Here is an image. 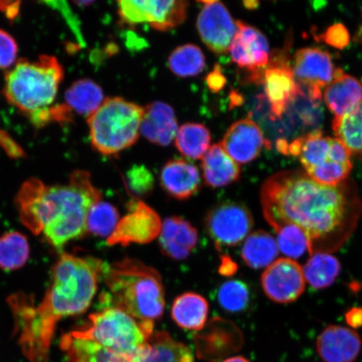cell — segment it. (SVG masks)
<instances>
[{
	"instance_id": "29",
	"label": "cell",
	"mask_w": 362,
	"mask_h": 362,
	"mask_svg": "<svg viewBox=\"0 0 362 362\" xmlns=\"http://www.w3.org/2000/svg\"><path fill=\"white\" fill-rule=\"evenodd\" d=\"M341 262L332 253L316 252L303 267L306 282L315 289H324L333 284L341 273Z\"/></svg>"
},
{
	"instance_id": "14",
	"label": "cell",
	"mask_w": 362,
	"mask_h": 362,
	"mask_svg": "<svg viewBox=\"0 0 362 362\" xmlns=\"http://www.w3.org/2000/svg\"><path fill=\"white\" fill-rule=\"evenodd\" d=\"M306 280L297 262L283 257L266 268L261 277L262 291L279 304L296 301L305 291Z\"/></svg>"
},
{
	"instance_id": "7",
	"label": "cell",
	"mask_w": 362,
	"mask_h": 362,
	"mask_svg": "<svg viewBox=\"0 0 362 362\" xmlns=\"http://www.w3.org/2000/svg\"><path fill=\"white\" fill-rule=\"evenodd\" d=\"M144 108L122 98L106 99L88 119L93 147L103 156H116L137 142Z\"/></svg>"
},
{
	"instance_id": "43",
	"label": "cell",
	"mask_w": 362,
	"mask_h": 362,
	"mask_svg": "<svg viewBox=\"0 0 362 362\" xmlns=\"http://www.w3.org/2000/svg\"><path fill=\"white\" fill-rule=\"evenodd\" d=\"M21 4L19 1H0V11L3 12L8 20H15L20 13Z\"/></svg>"
},
{
	"instance_id": "11",
	"label": "cell",
	"mask_w": 362,
	"mask_h": 362,
	"mask_svg": "<svg viewBox=\"0 0 362 362\" xmlns=\"http://www.w3.org/2000/svg\"><path fill=\"white\" fill-rule=\"evenodd\" d=\"M162 221L157 212L141 201L131 202L129 212L107 239L108 246L148 244L160 236Z\"/></svg>"
},
{
	"instance_id": "4",
	"label": "cell",
	"mask_w": 362,
	"mask_h": 362,
	"mask_svg": "<svg viewBox=\"0 0 362 362\" xmlns=\"http://www.w3.org/2000/svg\"><path fill=\"white\" fill-rule=\"evenodd\" d=\"M115 307L140 321H153L164 315L165 293L161 275L143 262L125 257L104 269Z\"/></svg>"
},
{
	"instance_id": "47",
	"label": "cell",
	"mask_w": 362,
	"mask_h": 362,
	"mask_svg": "<svg viewBox=\"0 0 362 362\" xmlns=\"http://www.w3.org/2000/svg\"><path fill=\"white\" fill-rule=\"evenodd\" d=\"M93 2H89V1H78V2H75V4H78L79 6H89V4H92Z\"/></svg>"
},
{
	"instance_id": "10",
	"label": "cell",
	"mask_w": 362,
	"mask_h": 362,
	"mask_svg": "<svg viewBox=\"0 0 362 362\" xmlns=\"http://www.w3.org/2000/svg\"><path fill=\"white\" fill-rule=\"evenodd\" d=\"M188 2L184 0H139L119 1V16L126 25L146 23L153 29L166 31L182 24Z\"/></svg>"
},
{
	"instance_id": "34",
	"label": "cell",
	"mask_w": 362,
	"mask_h": 362,
	"mask_svg": "<svg viewBox=\"0 0 362 362\" xmlns=\"http://www.w3.org/2000/svg\"><path fill=\"white\" fill-rule=\"evenodd\" d=\"M277 233L279 250L287 259L296 260L304 256L306 252L311 255V245L309 238L298 226L288 224L275 230Z\"/></svg>"
},
{
	"instance_id": "12",
	"label": "cell",
	"mask_w": 362,
	"mask_h": 362,
	"mask_svg": "<svg viewBox=\"0 0 362 362\" xmlns=\"http://www.w3.org/2000/svg\"><path fill=\"white\" fill-rule=\"evenodd\" d=\"M238 31L229 49L233 62L251 72V80L262 81L270 61L268 39L259 30L237 21Z\"/></svg>"
},
{
	"instance_id": "18",
	"label": "cell",
	"mask_w": 362,
	"mask_h": 362,
	"mask_svg": "<svg viewBox=\"0 0 362 362\" xmlns=\"http://www.w3.org/2000/svg\"><path fill=\"white\" fill-rule=\"evenodd\" d=\"M361 346L358 333L339 325H329L316 339L317 352L325 362H354Z\"/></svg>"
},
{
	"instance_id": "40",
	"label": "cell",
	"mask_w": 362,
	"mask_h": 362,
	"mask_svg": "<svg viewBox=\"0 0 362 362\" xmlns=\"http://www.w3.org/2000/svg\"><path fill=\"white\" fill-rule=\"evenodd\" d=\"M208 88L214 93H218L225 87L226 79L219 65H216L214 71L206 78Z\"/></svg>"
},
{
	"instance_id": "28",
	"label": "cell",
	"mask_w": 362,
	"mask_h": 362,
	"mask_svg": "<svg viewBox=\"0 0 362 362\" xmlns=\"http://www.w3.org/2000/svg\"><path fill=\"white\" fill-rule=\"evenodd\" d=\"M100 86L90 79L75 81L65 93V105L79 115L89 117L104 102Z\"/></svg>"
},
{
	"instance_id": "31",
	"label": "cell",
	"mask_w": 362,
	"mask_h": 362,
	"mask_svg": "<svg viewBox=\"0 0 362 362\" xmlns=\"http://www.w3.org/2000/svg\"><path fill=\"white\" fill-rule=\"evenodd\" d=\"M332 128L351 155L362 156V100L346 115L334 117Z\"/></svg>"
},
{
	"instance_id": "21",
	"label": "cell",
	"mask_w": 362,
	"mask_h": 362,
	"mask_svg": "<svg viewBox=\"0 0 362 362\" xmlns=\"http://www.w3.org/2000/svg\"><path fill=\"white\" fill-rule=\"evenodd\" d=\"M177 119L173 108L163 102H153L144 108L140 134L149 142L168 146L178 132Z\"/></svg>"
},
{
	"instance_id": "2",
	"label": "cell",
	"mask_w": 362,
	"mask_h": 362,
	"mask_svg": "<svg viewBox=\"0 0 362 362\" xmlns=\"http://www.w3.org/2000/svg\"><path fill=\"white\" fill-rule=\"evenodd\" d=\"M104 269L103 262L94 257L63 253L54 266L51 285L39 305L22 293L8 298L16 333L27 359L47 362L57 323L88 309Z\"/></svg>"
},
{
	"instance_id": "9",
	"label": "cell",
	"mask_w": 362,
	"mask_h": 362,
	"mask_svg": "<svg viewBox=\"0 0 362 362\" xmlns=\"http://www.w3.org/2000/svg\"><path fill=\"white\" fill-rule=\"evenodd\" d=\"M253 217L243 203L225 202L208 211L206 230L216 247H233L250 235Z\"/></svg>"
},
{
	"instance_id": "45",
	"label": "cell",
	"mask_w": 362,
	"mask_h": 362,
	"mask_svg": "<svg viewBox=\"0 0 362 362\" xmlns=\"http://www.w3.org/2000/svg\"><path fill=\"white\" fill-rule=\"evenodd\" d=\"M354 40L357 43H362V12H361V23L358 30H357V31L355 34Z\"/></svg>"
},
{
	"instance_id": "19",
	"label": "cell",
	"mask_w": 362,
	"mask_h": 362,
	"mask_svg": "<svg viewBox=\"0 0 362 362\" xmlns=\"http://www.w3.org/2000/svg\"><path fill=\"white\" fill-rule=\"evenodd\" d=\"M199 234L194 226L180 216H170L162 223L158 243L163 255L175 261L187 259L197 247Z\"/></svg>"
},
{
	"instance_id": "1",
	"label": "cell",
	"mask_w": 362,
	"mask_h": 362,
	"mask_svg": "<svg viewBox=\"0 0 362 362\" xmlns=\"http://www.w3.org/2000/svg\"><path fill=\"white\" fill-rule=\"evenodd\" d=\"M261 204L274 230L292 224L306 234L310 256L338 251L354 233L362 211L354 183L346 180L329 187L293 170L279 171L262 184Z\"/></svg>"
},
{
	"instance_id": "22",
	"label": "cell",
	"mask_w": 362,
	"mask_h": 362,
	"mask_svg": "<svg viewBox=\"0 0 362 362\" xmlns=\"http://www.w3.org/2000/svg\"><path fill=\"white\" fill-rule=\"evenodd\" d=\"M362 100V81L344 74L337 68L336 76L325 90V101L336 117L346 113L358 105Z\"/></svg>"
},
{
	"instance_id": "6",
	"label": "cell",
	"mask_w": 362,
	"mask_h": 362,
	"mask_svg": "<svg viewBox=\"0 0 362 362\" xmlns=\"http://www.w3.org/2000/svg\"><path fill=\"white\" fill-rule=\"evenodd\" d=\"M153 328V322L140 321L119 308L110 307L90 315L88 325L71 334L138 359L146 351Z\"/></svg>"
},
{
	"instance_id": "44",
	"label": "cell",
	"mask_w": 362,
	"mask_h": 362,
	"mask_svg": "<svg viewBox=\"0 0 362 362\" xmlns=\"http://www.w3.org/2000/svg\"><path fill=\"white\" fill-rule=\"evenodd\" d=\"M346 320L348 325L353 329L362 327V309L361 308H352L346 314Z\"/></svg>"
},
{
	"instance_id": "23",
	"label": "cell",
	"mask_w": 362,
	"mask_h": 362,
	"mask_svg": "<svg viewBox=\"0 0 362 362\" xmlns=\"http://www.w3.org/2000/svg\"><path fill=\"white\" fill-rule=\"evenodd\" d=\"M203 178L211 188H221L236 182L241 176L238 162L230 158L221 144L211 146L202 162Z\"/></svg>"
},
{
	"instance_id": "38",
	"label": "cell",
	"mask_w": 362,
	"mask_h": 362,
	"mask_svg": "<svg viewBox=\"0 0 362 362\" xmlns=\"http://www.w3.org/2000/svg\"><path fill=\"white\" fill-rule=\"evenodd\" d=\"M319 39L322 40V42L330 47L339 49L346 48L351 42L349 31L341 23L328 27L325 33L319 36Z\"/></svg>"
},
{
	"instance_id": "35",
	"label": "cell",
	"mask_w": 362,
	"mask_h": 362,
	"mask_svg": "<svg viewBox=\"0 0 362 362\" xmlns=\"http://www.w3.org/2000/svg\"><path fill=\"white\" fill-rule=\"evenodd\" d=\"M216 298L224 310L230 313H240L247 310L250 303V289L241 280H229L221 285Z\"/></svg>"
},
{
	"instance_id": "39",
	"label": "cell",
	"mask_w": 362,
	"mask_h": 362,
	"mask_svg": "<svg viewBox=\"0 0 362 362\" xmlns=\"http://www.w3.org/2000/svg\"><path fill=\"white\" fill-rule=\"evenodd\" d=\"M18 45L13 36L0 30V69H8L16 62Z\"/></svg>"
},
{
	"instance_id": "36",
	"label": "cell",
	"mask_w": 362,
	"mask_h": 362,
	"mask_svg": "<svg viewBox=\"0 0 362 362\" xmlns=\"http://www.w3.org/2000/svg\"><path fill=\"white\" fill-rule=\"evenodd\" d=\"M119 221V212L108 202H100L94 205L88 215V233L98 237H110Z\"/></svg>"
},
{
	"instance_id": "41",
	"label": "cell",
	"mask_w": 362,
	"mask_h": 362,
	"mask_svg": "<svg viewBox=\"0 0 362 362\" xmlns=\"http://www.w3.org/2000/svg\"><path fill=\"white\" fill-rule=\"evenodd\" d=\"M0 146H1L4 151L8 153L12 158H21L25 156L24 151L22 148L18 146V144L13 141L7 133L0 129Z\"/></svg>"
},
{
	"instance_id": "33",
	"label": "cell",
	"mask_w": 362,
	"mask_h": 362,
	"mask_svg": "<svg viewBox=\"0 0 362 362\" xmlns=\"http://www.w3.org/2000/svg\"><path fill=\"white\" fill-rule=\"evenodd\" d=\"M29 256V242L24 235L11 232L0 237V269H19L28 261Z\"/></svg>"
},
{
	"instance_id": "24",
	"label": "cell",
	"mask_w": 362,
	"mask_h": 362,
	"mask_svg": "<svg viewBox=\"0 0 362 362\" xmlns=\"http://www.w3.org/2000/svg\"><path fill=\"white\" fill-rule=\"evenodd\" d=\"M61 348L69 362H138L134 357L120 354L90 339L72 336L71 333L62 337Z\"/></svg>"
},
{
	"instance_id": "17",
	"label": "cell",
	"mask_w": 362,
	"mask_h": 362,
	"mask_svg": "<svg viewBox=\"0 0 362 362\" xmlns=\"http://www.w3.org/2000/svg\"><path fill=\"white\" fill-rule=\"evenodd\" d=\"M221 146L238 164H247L259 156L267 140L259 127L247 117L230 127Z\"/></svg>"
},
{
	"instance_id": "26",
	"label": "cell",
	"mask_w": 362,
	"mask_h": 362,
	"mask_svg": "<svg viewBox=\"0 0 362 362\" xmlns=\"http://www.w3.org/2000/svg\"><path fill=\"white\" fill-rule=\"evenodd\" d=\"M138 362H194V356L184 343L175 341L169 333L158 332L149 339Z\"/></svg>"
},
{
	"instance_id": "27",
	"label": "cell",
	"mask_w": 362,
	"mask_h": 362,
	"mask_svg": "<svg viewBox=\"0 0 362 362\" xmlns=\"http://www.w3.org/2000/svg\"><path fill=\"white\" fill-rule=\"evenodd\" d=\"M279 253L277 241L265 230H257L245 239L242 248V259L252 269L268 268Z\"/></svg>"
},
{
	"instance_id": "37",
	"label": "cell",
	"mask_w": 362,
	"mask_h": 362,
	"mask_svg": "<svg viewBox=\"0 0 362 362\" xmlns=\"http://www.w3.org/2000/svg\"><path fill=\"white\" fill-rule=\"evenodd\" d=\"M127 184L135 197H144L155 188V177L144 165H135L126 174Z\"/></svg>"
},
{
	"instance_id": "13",
	"label": "cell",
	"mask_w": 362,
	"mask_h": 362,
	"mask_svg": "<svg viewBox=\"0 0 362 362\" xmlns=\"http://www.w3.org/2000/svg\"><path fill=\"white\" fill-rule=\"evenodd\" d=\"M292 69L296 80L309 90V98L315 104L322 97L321 89L332 83L337 71L329 54L316 47L298 49Z\"/></svg>"
},
{
	"instance_id": "15",
	"label": "cell",
	"mask_w": 362,
	"mask_h": 362,
	"mask_svg": "<svg viewBox=\"0 0 362 362\" xmlns=\"http://www.w3.org/2000/svg\"><path fill=\"white\" fill-rule=\"evenodd\" d=\"M197 27L204 44L217 55L229 51L238 31V23L234 21L228 8L219 1H202Z\"/></svg>"
},
{
	"instance_id": "5",
	"label": "cell",
	"mask_w": 362,
	"mask_h": 362,
	"mask_svg": "<svg viewBox=\"0 0 362 362\" xmlns=\"http://www.w3.org/2000/svg\"><path fill=\"white\" fill-rule=\"evenodd\" d=\"M63 78L64 70L55 57L42 55L33 62L21 59L7 72L3 93L30 119L55 101Z\"/></svg>"
},
{
	"instance_id": "32",
	"label": "cell",
	"mask_w": 362,
	"mask_h": 362,
	"mask_svg": "<svg viewBox=\"0 0 362 362\" xmlns=\"http://www.w3.org/2000/svg\"><path fill=\"white\" fill-rule=\"evenodd\" d=\"M168 66L172 72L180 78L197 76L205 69L206 58L197 45H181L171 52Z\"/></svg>"
},
{
	"instance_id": "42",
	"label": "cell",
	"mask_w": 362,
	"mask_h": 362,
	"mask_svg": "<svg viewBox=\"0 0 362 362\" xmlns=\"http://www.w3.org/2000/svg\"><path fill=\"white\" fill-rule=\"evenodd\" d=\"M64 2H47V4H51L53 7L57 8L59 11L62 13H64V16L67 21H69V25L71 28L74 30L76 36H78V39L81 40V42H83V38H81V35L80 34V29L76 24L78 21H75V18L72 16V13L69 8V7L64 6Z\"/></svg>"
},
{
	"instance_id": "46",
	"label": "cell",
	"mask_w": 362,
	"mask_h": 362,
	"mask_svg": "<svg viewBox=\"0 0 362 362\" xmlns=\"http://www.w3.org/2000/svg\"><path fill=\"white\" fill-rule=\"evenodd\" d=\"M223 362H250L243 356H233L226 359Z\"/></svg>"
},
{
	"instance_id": "20",
	"label": "cell",
	"mask_w": 362,
	"mask_h": 362,
	"mask_svg": "<svg viewBox=\"0 0 362 362\" xmlns=\"http://www.w3.org/2000/svg\"><path fill=\"white\" fill-rule=\"evenodd\" d=\"M160 185L170 197L179 201L188 200L201 187V175L197 167L191 162L175 158L163 166Z\"/></svg>"
},
{
	"instance_id": "16",
	"label": "cell",
	"mask_w": 362,
	"mask_h": 362,
	"mask_svg": "<svg viewBox=\"0 0 362 362\" xmlns=\"http://www.w3.org/2000/svg\"><path fill=\"white\" fill-rule=\"evenodd\" d=\"M262 84L264 85L272 115L275 117H281L289 104L301 93L292 67L284 58L270 59L264 70Z\"/></svg>"
},
{
	"instance_id": "30",
	"label": "cell",
	"mask_w": 362,
	"mask_h": 362,
	"mask_svg": "<svg viewBox=\"0 0 362 362\" xmlns=\"http://www.w3.org/2000/svg\"><path fill=\"white\" fill-rule=\"evenodd\" d=\"M209 129L201 124L187 123L180 127L175 137V146L183 156L200 160L210 148Z\"/></svg>"
},
{
	"instance_id": "25",
	"label": "cell",
	"mask_w": 362,
	"mask_h": 362,
	"mask_svg": "<svg viewBox=\"0 0 362 362\" xmlns=\"http://www.w3.org/2000/svg\"><path fill=\"white\" fill-rule=\"evenodd\" d=\"M209 315V304L197 293L188 292L176 297L171 307V317L179 327L187 330H201Z\"/></svg>"
},
{
	"instance_id": "3",
	"label": "cell",
	"mask_w": 362,
	"mask_h": 362,
	"mask_svg": "<svg viewBox=\"0 0 362 362\" xmlns=\"http://www.w3.org/2000/svg\"><path fill=\"white\" fill-rule=\"evenodd\" d=\"M103 194L88 171L75 170L66 185H47L31 178L21 185L16 204L21 223L35 235L42 233L57 250L87 234L90 208Z\"/></svg>"
},
{
	"instance_id": "8",
	"label": "cell",
	"mask_w": 362,
	"mask_h": 362,
	"mask_svg": "<svg viewBox=\"0 0 362 362\" xmlns=\"http://www.w3.org/2000/svg\"><path fill=\"white\" fill-rule=\"evenodd\" d=\"M287 155L297 156L305 173L317 183L337 187L352 170L351 153L338 139L313 131L288 144Z\"/></svg>"
}]
</instances>
